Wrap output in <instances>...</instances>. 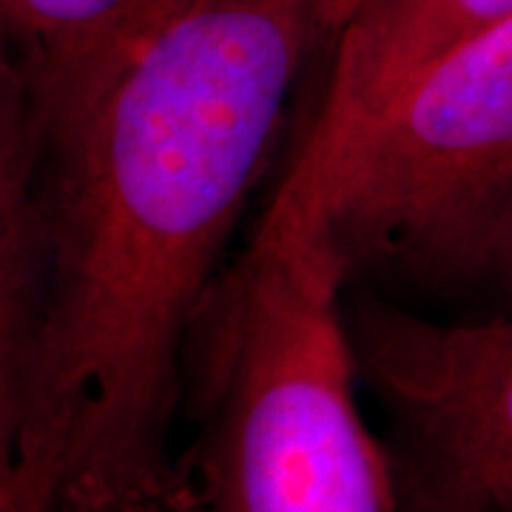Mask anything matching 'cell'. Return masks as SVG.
I'll return each instance as SVG.
<instances>
[{"mask_svg": "<svg viewBox=\"0 0 512 512\" xmlns=\"http://www.w3.org/2000/svg\"><path fill=\"white\" fill-rule=\"evenodd\" d=\"M214 0H0L3 109L55 146L160 37Z\"/></svg>", "mask_w": 512, "mask_h": 512, "instance_id": "5", "label": "cell"}, {"mask_svg": "<svg viewBox=\"0 0 512 512\" xmlns=\"http://www.w3.org/2000/svg\"><path fill=\"white\" fill-rule=\"evenodd\" d=\"M342 271L464 282L512 200V15L424 63L348 143L276 191Z\"/></svg>", "mask_w": 512, "mask_h": 512, "instance_id": "3", "label": "cell"}, {"mask_svg": "<svg viewBox=\"0 0 512 512\" xmlns=\"http://www.w3.org/2000/svg\"><path fill=\"white\" fill-rule=\"evenodd\" d=\"M348 330L402 512H512V313L447 325L359 299Z\"/></svg>", "mask_w": 512, "mask_h": 512, "instance_id": "4", "label": "cell"}, {"mask_svg": "<svg viewBox=\"0 0 512 512\" xmlns=\"http://www.w3.org/2000/svg\"><path fill=\"white\" fill-rule=\"evenodd\" d=\"M512 0H373L339 29L325 100L313 117L299 168L328 160L433 57L495 20Z\"/></svg>", "mask_w": 512, "mask_h": 512, "instance_id": "6", "label": "cell"}, {"mask_svg": "<svg viewBox=\"0 0 512 512\" xmlns=\"http://www.w3.org/2000/svg\"><path fill=\"white\" fill-rule=\"evenodd\" d=\"M464 282L484 285L487 291H493L507 302L504 313H512V200L481 242Z\"/></svg>", "mask_w": 512, "mask_h": 512, "instance_id": "8", "label": "cell"}, {"mask_svg": "<svg viewBox=\"0 0 512 512\" xmlns=\"http://www.w3.org/2000/svg\"><path fill=\"white\" fill-rule=\"evenodd\" d=\"M345 288L325 239L276 194L188 356L200 436L183 456L205 512H402L356 396Z\"/></svg>", "mask_w": 512, "mask_h": 512, "instance_id": "2", "label": "cell"}, {"mask_svg": "<svg viewBox=\"0 0 512 512\" xmlns=\"http://www.w3.org/2000/svg\"><path fill=\"white\" fill-rule=\"evenodd\" d=\"M328 37L322 0H214L55 146L3 111L0 461L46 464L66 487L174 458L225 245Z\"/></svg>", "mask_w": 512, "mask_h": 512, "instance_id": "1", "label": "cell"}, {"mask_svg": "<svg viewBox=\"0 0 512 512\" xmlns=\"http://www.w3.org/2000/svg\"><path fill=\"white\" fill-rule=\"evenodd\" d=\"M367 3L373 0H322V9H325V23H328L330 37L339 35V29L348 23L359 9H365Z\"/></svg>", "mask_w": 512, "mask_h": 512, "instance_id": "9", "label": "cell"}, {"mask_svg": "<svg viewBox=\"0 0 512 512\" xmlns=\"http://www.w3.org/2000/svg\"><path fill=\"white\" fill-rule=\"evenodd\" d=\"M55 512H205L200 490L185 456L163 467L111 484H66Z\"/></svg>", "mask_w": 512, "mask_h": 512, "instance_id": "7", "label": "cell"}]
</instances>
